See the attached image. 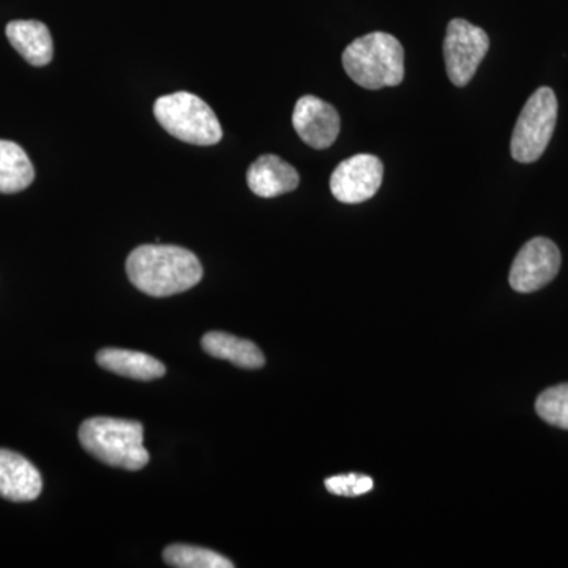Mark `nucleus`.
<instances>
[{
    "label": "nucleus",
    "mask_w": 568,
    "mask_h": 568,
    "mask_svg": "<svg viewBox=\"0 0 568 568\" xmlns=\"http://www.w3.org/2000/svg\"><path fill=\"white\" fill-rule=\"evenodd\" d=\"M250 190L260 197H275L280 194L294 192L301 183L297 171L280 156H260L246 173Z\"/></svg>",
    "instance_id": "9b49d317"
},
{
    "label": "nucleus",
    "mask_w": 568,
    "mask_h": 568,
    "mask_svg": "<svg viewBox=\"0 0 568 568\" xmlns=\"http://www.w3.org/2000/svg\"><path fill=\"white\" fill-rule=\"evenodd\" d=\"M97 364L114 375L136 381L159 379L166 373L162 362L156 361L152 355L118 349V347H106V349L100 351L97 354Z\"/></svg>",
    "instance_id": "ddd939ff"
},
{
    "label": "nucleus",
    "mask_w": 568,
    "mask_h": 568,
    "mask_svg": "<svg viewBox=\"0 0 568 568\" xmlns=\"http://www.w3.org/2000/svg\"><path fill=\"white\" fill-rule=\"evenodd\" d=\"M7 39L22 58L33 67H44L52 61L50 29L40 21H11L6 29Z\"/></svg>",
    "instance_id": "f8f14e48"
},
{
    "label": "nucleus",
    "mask_w": 568,
    "mask_h": 568,
    "mask_svg": "<svg viewBox=\"0 0 568 568\" xmlns=\"http://www.w3.org/2000/svg\"><path fill=\"white\" fill-rule=\"evenodd\" d=\"M36 179L28 153L17 142L0 140V193H20Z\"/></svg>",
    "instance_id": "2eb2a0df"
},
{
    "label": "nucleus",
    "mask_w": 568,
    "mask_h": 568,
    "mask_svg": "<svg viewBox=\"0 0 568 568\" xmlns=\"http://www.w3.org/2000/svg\"><path fill=\"white\" fill-rule=\"evenodd\" d=\"M153 114L171 136L194 145H213L223 138L215 112L200 97L175 92L160 97Z\"/></svg>",
    "instance_id": "20e7f679"
},
{
    "label": "nucleus",
    "mask_w": 568,
    "mask_h": 568,
    "mask_svg": "<svg viewBox=\"0 0 568 568\" xmlns=\"http://www.w3.org/2000/svg\"><path fill=\"white\" fill-rule=\"evenodd\" d=\"M560 252L555 242L536 237L523 246L510 271V286L517 293H536L559 274Z\"/></svg>",
    "instance_id": "0eeeda50"
},
{
    "label": "nucleus",
    "mask_w": 568,
    "mask_h": 568,
    "mask_svg": "<svg viewBox=\"0 0 568 568\" xmlns=\"http://www.w3.org/2000/svg\"><path fill=\"white\" fill-rule=\"evenodd\" d=\"M536 409L547 424L568 429V384L545 390L537 398Z\"/></svg>",
    "instance_id": "f3484780"
},
{
    "label": "nucleus",
    "mask_w": 568,
    "mask_h": 568,
    "mask_svg": "<svg viewBox=\"0 0 568 568\" xmlns=\"http://www.w3.org/2000/svg\"><path fill=\"white\" fill-rule=\"evenodd\" d=\"M383 162L369 153H358L336 166L331 178L332 194L343 204L372 200L383 185Z\"/></svg>",
    "instance_id": "6e6552de"
},
{
    "label": "nucleus",
    "mask_w": 568,
    "mask_h": 568,
    "mask_svg": "<svg viewBox=\"0 0 568 568\" xmlns=\"http://www.w3.org/2000/svg\"><path fill=\"white\" fill-rule=\"evenodd\" d=\"M168 566L175 568H233L234 564L213 549L193 545H171L163 551Z\"/></svg>",
    "instance_id": "dca6fc26"
},
{
    "label": "nucleus",
    "mask_w": 568,
    "mask_h": 568,
    "mask_svg": "<svg viewBox=\"0 0 568 568\" xmlns=\"http://www.w3.org/2000/svg\"><path fill=\"white\" fill-rule=\"evenodd\" d=\"M558 122V99L552 89L540 88L530 95L511 136V156L518 163H534L547 151Z\"/></svg>",
    "instance_id": "39448f33"
},
{
    "label": "nucleus",
    "mask_w": 568,
    "mask_h": 568,
    "mask_svg": "<svg viewBox=\"0 0 568 568\" xmlns=\"http://www.w3.org/2000/svg\"><path fill=\"white\" fill-rule=\"evenodd\" d=\"M293 125L305 144L323 151L331 148L338 138L342 121L338 111L331 103L317 97L305 95L295 104Z\"/></svg>",
    "instance_id": "1a4fd4ad"
},
{
    "label": "nucleus",
    "mask_w": 568,
    "mask_h": 568,
    "mask_svg": "<svg viewBox=\"0 0 568 568\" xmlns=\"http://www.w3.org/2000/svg\"><path fill=\"white\" fill-rule=\"evenodd\" d=\"M130 282L151 297L185 293L203 280L196 254L175 245H141L126 260Z\"/></svg>",
    "instance_id": "f257e3e1"
},
{
    "label": "nucleus",
    "mask_w": 568,
    "mask_h": 568,
    "mask_svg": "<svg viewBox=\"0 0 568 568\" xmlns=\"http://www.w3.org/2000/svg\"><path fill=\"white\" fill-rule=\"evenodd\" d=\"M144 428L140 422L123 418L93 417L80 428V443L88 454L108 466L141 470L148 466Z\"/></svg>",
    "instance_id": "7ed1b4c3"
},
{
    "label": "nucleus",
    "mask_w": 568,
    "mask_h": 568,
    "mask_svg": "<svg viewBox=\"0 0 568 568\" xmlns=\"http://www.w3.org/2000/svg\"><path fill=\"white\" fill-rule=\"evenodd\" d=\"M43 481L37 467L20 454L0 448V496L28 503L40 496Z\"/></svg>",
    "instance_id": "9d476101"
},
{
    "label": "nucleus",
    "mask_w": 568,
    "mask_h": 568,
    "mask_svg": "<svg viewBox=\"0 0 568 568\" xmlns=\"http://www.w3.org/2000/svg\"><path fill=\"white\" fill-rule=\"evenodd\" d=\"M343 67L355 84L368 91L394 88L405 80V50L390 33H368L346 48Z\"/></svg>",
    "instance_id": "f03ea898"
},
{
    "label": "nucleus",
    "mask_w": 568,
    "mask_h": 568,
    "mask_svg": "<svg viewBox=\"0 0 568 568\" xmlns=\"http://www.w3.org/2000/svg\"><path fill=\"white\" fill-rule=\"evenodd\" d=\"M488 50L489 39L484 29L462 18L448 22L444 59L452 84L457 88L469 84Z\"/></svg>",
    "instance_id": "423d86ee"
},
{
    "label": "nucleus",
    "mask_w": 568,
    "mask_h": 568,
    "mask_svg": "<svg viewBox=\"0 0 568 568\" xmlns=\"http://www.w3.org/2000/svg\"><path fill=\"white\" fill-rule=\"evenodd\" d=\"M325 488L336 496L355 497L372 491L373 480L361 474H347V476H335L325 480Z\"/></svg>",
    "instance_id": "a211bd4d"
},
{
    "label": "nucleus",
    "mask_w": 568,
    "mask_h": 568,
    "mask_svg": "<svg viewBox=\"0 0 568 568\" xmlns=\"http://www.w3.org/2000/svg\"><path fill=\"white\" fill-rule=\"evenodd\" d=\"M201 345L212 357L231 362L241 368L257 369L265 364L264 354L254 343L224 332H209Z\"/></svg>",
    "instance_id": "4468645a"
}]
</instances>
